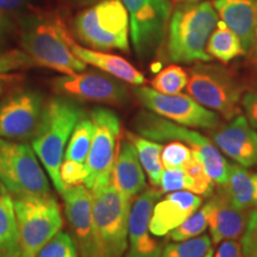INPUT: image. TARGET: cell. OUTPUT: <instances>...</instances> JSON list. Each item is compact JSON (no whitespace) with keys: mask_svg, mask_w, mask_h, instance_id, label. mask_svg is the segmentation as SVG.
I'll return each instance as SVG.
<instances>
[{"mask_svg":"<svg viewBox=\"0 0 257 257\" xmlns=\"http://www.w3.org/2000/svg\"><path fill=\"white\" fill-rule=\"evenodd\" d=\"M192 155L193 153L188 146L180 141H172L165 148H162L161 161H162L163 168L166 169L185 168Z\"/></svg>","mask_w":257,"mask_h":257,"instance_id":"cell-33","label":"cell"},{"mask_svg":"<svg viewBox=\"0 0 257 257\" xmlns=\"http://www.w3.org/2000/svg\"><path fill=\"white\" fill-rule=\"evenodd\" d=\"M70 48L74 55L82 62L91 64L115 79H119L121 81L135 86H142L146 83V78L143 74L124 57L105 53V51L88 49V48L80 46L73 38L70 40Z\"/></svg>","mask_w":257,"mask_h":257,"instance_id":"cell-22","label":"cell"},{"mask_svg":"<svg viewBox=\"0 0 257 257\" xmlns=\"http://www.w3.org/2000/svg\"><path fill=\"white\" fill-rule=\"evenodd\" d=\"M87 174L88 173L86 165L76 162V161L63 159V162L60 168V175L64 189L67 187H72V186L85 184Z\"/></svg>","mask_w":257,"mask_h":257,"instance_id":"cell-35","label":"cell"},{"mask_svg":"<svg viewBox=\"0 0 257 257\" xmlns=\"http://www.w3.org/2000/svg\"><path fill=\"white\" fill-rule=\"evenodd\" d=\"M53 89L59 95L83 101L123 106L130 100L124 81L106 73L80 72L63 75L53 81Z\"/></svg>","mask_w":257,"mask_h":257,"instance_id":"cell-13","label":"cell"},{"mask_svg":"<svg viewBox=\"0 0 257 257\" xmlns=\"http://www.w3.org/2000/svg\"><path fill=\"white\" fill-rule=\"evenodd\" d=\"M159 187L162 193L186 191L207 198L206 192L201 187V185L182 168L163 170Z\"/></svg>","mask_w":257,"mask_h":257,"instance_id":"cell-29","label":"cell"},{"mask_svg":"<svg viewBox=\"0 0 257 257\" xmlns=\"http://www.w3.org/2000/svg\"><path fill=\"white\" fill-rule=\"evenodd\" d=\"M175 2H179V0H175Z\"/></svg>","mask_w":257,"mask_h":257,"instance_id":"cell-47","label":"cell"},{"mask_svg":"<svg viewBox=\"0 0 257 257\" xmlns=\"http://www.w3.org/2000/svg\"><path fill=\"white\" fill-rule=\"evenodd\" d=\"M187 83V72L182 67L170 64L152 80V87L163 94H179Z\"/></svg>","mask_w":257,"mask_h":257,"instance_id":"cell-30","label":"cell"},{"mask_svg":"<svg viewBox=\"0 0 257 257\" xmlns=\"http://www.w3.org/2000/svg\"><path fill=\"white\" fill-rule=\"evenodd\" d=\"M255 49H256V56H257V31H256V42H255Z\"/></svg>","mask_w":257,"mask_h":257,"instance_id":"cell-45","label":"cell"},{"mask_svg":"<svg viewBox=\"0 0 257 257\" xmlns=\"http://www.w3.org/2000/svg\"><path fill=\"white\" fill-rule=\"evenodd\" d=\"M8 28H9L8 19H6L5 16L3 15V12L0 11V47H2V44L4 43L6 32H8Z\"/></svg>","mask_w":257,"mask_h":257,"instance_id":"cell-40","label":"cell"},{"mask_svg":"<svg viewBox=\"0 0 257 257\" xmlns=\"http://www.w3.org/2000/svg\"><path fill=\"white\" fill-rule=\"evenodd\" d=\"M213 8L238 36L244 53H249L256 42L257 0H214Z\"/></svg>","mask_w":257,"mask_h":257,"instance_id":"cell-19","label":"cell"},{"mask_svg":"<svg viewBox=\"0 0 257 257\" xmlns=\"http://www.w3.org/2000/svg\"><path fill=\"white\" fill-rule=\"evenodd\" d=\"M85 113L81 106L70 98L53 96L43 105L40 123L31 137L32 149L60 194L64 191L60 168L66 144L76 123Z\"/></svg>","mask_w":257,"mask_h":257,"instance_id":"cell-1","label":"cell"},{"mask_svg":"<svg viewBox=\"0 0 257 257\" xmlns=\"http://www.w3.org/2000/svg\"><path fill=\"white\" fill-rule=\"evenodd\" d=\"M130 21L134 50L141 61L159 51L165 40L172 4L170 0H121Z\"/></svg>","mask_w":257,"mask_h":257,"instance_id":"cell-11","label":"cell"},{"mask_svg":"<svg viewBox=\"0 0 257 257\" xmlns=\"http://www.w3.org/2000/svg\"><path fill=\"white\" fill-rule=\"evenodd\" d=\"M201 0H186V3H200Z\"/></svg>","mask_w":257,"mask_h":257,"instance_id":"cell-44","label":"cell"},{"mask_svg":"<svg viewBox=\"0 0 257 257\" xmlns=\"http://www.w3.org/2000/svg\"><path fill=\"white\" fill-rule=\"evenodd\" d=\"M89 118L94 126V133L86 161L88 174L85 186L91 192H95L111 184L112 170L119 146L120 120L114 111L101 106L91 110Z\"/></svg>","mask_w":257,"mask_h":257,"instance_id":"cell-10","label":"cell"},{"mask_svg":"<svg viewBox=\"0 0 257 257\" xmlns=\"http://www.w3.org/2000/svg\"><path fill=\"white\" fill-rule=\"evenodd\" d=\"M93 133H94V126H93L92 119L89 118V114L85 113L76 123L70 135L68 146L64 153V159L86 165L89 149H91Z\"/></svg>","mask_w":257,"mask_h":257,"instance_id":"cell-27","label":"cell"},{"mask_svg":"<svg viewBox=\"0 0 257 257\" xmlns=\"http://www.w3.org/2000/svg\"><path fill=\"white\" fill-rule=\"evenodd\" d=\"M189 96L199 104L231 120L240 114L242 87L237 79L219 64L198 63L191 69L186 86Z\"/></svg>","mask_w":257,"mask_h":257,"instance_id":"cell-7","label":"cell"},{"mask_svg":"<svg viewBox=\"0 0 257 257\" xmlns=\"http://www.w3.org/2000/svg\"><path fill=\"white\" fill-rule=\"evenodd\" d=\"M134 94L147 110L184 126L214 130L221 124L217 112L208 110L189 95L163 94L146 86H136Z\"/></svg>","mask_w":257,"mask_h":257,"instance_id":"cell-12","label":"cell"},{"mask_svg":"<svg viewBox=\"0 0 257 257\" xmlns=\"http://www.w3.org/2000/svg\"><path fill=\"white\" fill-rule=\"evenodd\" d=\"M111 184L127 198H136L146 189V176L138 159L136 148L127 138L119 140Z\"/></svg>","mask_w":257,"mask_h":257,"instance_id":"cell-20","label":"cell"},{"mask_svg":"<svg viewBox=\"0 0 257 257\" xmlns=\"http://www.w3.org/2000/svg\"><path fill=\"white\" fill-rule=\"evenodd\" d=\"M43 96L32 89H19L0 101V138L17 141L34 136L43 108Z\"/></svg>","mask_w":257,"mask_h":257,"instance_id":"cell-15","label":"cell"},{"mask_svg":"<svg viewBox=\"0 0 257 257\" xmlns=\"http://www.w3.org/2000/svg\"><path fill=\"white\" fill-rule=\"evenodd\" d=\"M211 208L212 202L210 199L200 210L195 211L184 223L180 224L176 229L170 231L168 233V238L174 240V242H180V240L191 239L200 236L208 226V216H210Z\"/></svg>","mask_w":257,"mask_h":257,"instance_id":"cell-28","label":"cell"},{"mask_svg":"<svg viewBox=\"0 0 257 257\" xmlns=\"http://www.w3.org/2000/svg\"><path fill=\"white\" fill-rule=\"evenodd\" d=\"M73 31L83 46L94 50L128 51L130 21L121 0H101L74 18Z\"/></svg>","mask_w":257,"mask_h":257,"instance_id":"cell-4","label":"cell"},{"mask_svg":"<svg viewBox=\"0 0 257 257\" xmlns=\"http://www.w3.org/2000/svg\"><path fill=\"white\" fill-rule=\"evenodd\" d=\"M0 181L12 195L50 194L46 173L27 143L0 138Z\"/></svg>","mask_w":257,"mask_h":257,"instance_id":"cell-9","label":"cell"},{"mask_svg":"<svg viewBox=\"0 0 257 257\" xmlns=\"http://www.w3.org/2000/svg\"><path fill=\"white\" fill-rule=\"evenodd\" d=\"M206 53L212 59L219 60L223 63H229L245 54L238 36L223 21H218L208 38Z\"/></svg>","mask_w":257,"mask_h":257,"instance_id":"cell-25","label":"cell"},{"mask_svg":"<svg viewBox=\"0 0 257 257\" xmlns=\"http://www.w3.org/2000/svg\"><path fill=\"white\" fill-rule=\"evenodd\" d=\"M125 138H127L136 148V152L140 159V162L146 170V174L149 178L150 184L154 187H159L161 178L163 174V165L161 161V153H162V146L155 141L148 140L142 136L131 134L126 131Z\"/></svg>","mask_w":257,"mask_h":257,"instance_id":"cell-26","label":"cell"},{"mask_svg":"<svg viewBox=\"0 0 257 257\" xmlns=\"http://www.w3.org/2000/svg\"><path fill=\"white\" fill-rule=\"evenodd\" d=\"M24 4L25 0H0V11H17Z\"/></svg>","mask_w":257,"mask_h":257,"instance_id":"cell-39","label":"cell"},{"mask_svg":"<svg viewBox=\"0 0 257 257\" xmlns=\"http://www.w3.org/2000/svg\"><path fill=\"white\" fill-rule=\"evenodd\" d=\"M36 66L24 50H10L0 53V76L17 69L30 68Z\"/></svg>","mask_w":257,"mask_h":257,"instance_id":"cell-34","label":"cell"},{"mask_svg":"<svg viewBox=\"0 0 257 257\" xmlns=\"http://www.w3.org/2000/svg\"><path fill=\"white\" fill-rule=\"evenodd\" d=\"M212 208L208 216L211 239L219 244L226 239H237L245 230L249 214L234 207L219 192L212 195Z\"/></svg>","mask_w":257,"mask_h":257,"instance_id":"cell-21","label":"cell"},{"mask_svg":"<svg viewBox=\"0 0 257 257\" xmlns=\"http://www.w3.org/2000/svg\"><path fill=\"white\" fill-rule=\"evenodd\" d=\"M12 195V194H11ZM21 257H35L63 227L59 202L53 195H12Z\"/></svg>","mask_w":257,"mask_h":257,"instance_id":"cell-6","label":"cell"},{"mask_svg":"<svg viewBox=\"0 0 257 257\" xmlns=\"http://www.w3.org/2000/svg\"><path fill=\"white\" fill-rule=\"evenodd\" d=\"M248 257H257V251H256V252H253V253H251V255H249Z\"/></svg>","mask_w":257,"mask_h":257,"instance_id":"cell-46","label":"cell"},{"mask_svg":"<svg viewBox=\"0 0 257 257\" xmlns=\"http://www.w3.org/2000/svg\"><path fill=\"white\" fill-rule=\"evenodd\" d=\"M212 248V239L207 234L194 238L168 243L163 246L161 257H204Z\"/></svg>","mask_w":257,"mask_h":257,"instance_id":"cell-31","label":"cell"},{"mask_svg":"<svg viewBox=\"0 0 257 257\" xmlns=\"http://www.w3.org/2000/svg\"><path fill=\"white\" fill-rule=\"evenodd\" d=\"M242 106L249 124L257 130V86L242 96Z\"/></svg>","mask_w":257,"mask_h":257,"instance_id":"cell-37","label":"cell"},{"mask_svg":"<svg viewBox=\"0 0 257 257\" xmlns=\"http://www.w3.org/2000/svg\"><path fill=\"white\" fill-rule=\"evenodd\" d=\"M6 78H8V75H2V76H0V95H2L3 91H4V87H5L4 79H6Z\"/></svg>","mask_w":257,"mask_h":257,"instance_id":"cell-42","label":"cell"},{"mask_svg":"<svg viewBox=\"0 0 257 257\" xmlns=\"http://www.w3.org/2000/svg\"><path fill=\"white\" fill-rule=\"evenodd\" d=\"M218 23V14L207 2L185 3L170 15L166 37L167 60L176 63L208 62V38Z\"/></svg>","mask_w":257,"mask_h":257,"instance_id":"cell-2","label":"cell"},{"mask_svg":"<svg viewBox=\"0 0 257 257\" xmlns=\"http://www.w3.org/2000/svg\"><path fill=\"white\" fill-rule=\"evenodd\" d=\"M204 257H213V249H210V250H208V251L206 252V255H205Z\"/></svg>","mask_w":257,"mask_h":257,"instance_id":"cell-43","label":"cell"},{"mask_svg":"<svg viewBox=\"0 0 257 257\" xmlns=\"http://www.w3.org/2000/svg\"><path fill=\"white\" fill-rule=\"evenodd\" d=\"M240 244H242L244 257H248L257 251V208H253L250 212Z\"/></svg>","mask_w":257,"mask_h":257,"instance_id":"cell-36","label":"cell"},{"mask_svg":"<svg viewBox=\"0 0 257 257\" xmlns=\"http://www.w3.org/2000/svg\"><path fill=\"white\" fill-rule=\"evenodd\" d=\"M70 40L59 19H36L25 28L22 47L36 66L72 75L83 72L87 64L74 55Z\"/></svg>","mask_w":257,"mask_h":257,"instance_id":"cell-5","label":"cell"},{"mask_svg":"<svg viewBox=\"0 0 257 257\" xmlns=\"http://www.w3.org/2000/svg\"><path fill=\"white\" fill-rule=\"evenodd\" d=\"M163 193L160 188H146L131 205L128 216L127 250L124 257H161L162 243L152 236L149 229L154 206Z\"/></svg>","mask_w":257,"mask_h":257,"instance_id":"cell-16","label":"cell"},{"mask_svg":"<svg viewBox=\"0 0 257 257\" xmlns=\"http://www.w3.org/2000/svg\"><path fill=\"white\" fill-rule=\"evenodd\" d=\"M0 257H21L14 199L5 187L0 195Z\"/></svg>","mask_w":257,"mask_h":257,"instance_id":"cell-24","label":"cell"},{"mask_svg":"<svg viewBox=\"0 0 257 257\" xmlns=\"http://www.w3.org/2000/svg\"><path fill=\"white\" fill-rule=\"evenodd\" d=\"M218 192L239 210L257 208V172L239 165H230L229 179Z\"/></svg>","mask_w":257,"mask_h":257,"instance_id":"cell-23","label":"cell"},{"mask_svg":"<svg viewBox=\"0 0 257 257\" xmlns=\"http://www.w3.org/2000/svg\"><path fill=\"white\" fill-rule=\"evenodd\" d=\"M213 257H244L242 244L234 239L223 240Z\"/></svg>","mask_w":257,"mask_h":257,"instance_id":"cell-38","label":"cell"},{"mask_svg":"<svg viewBox=\"0 0 257 257\" xmlns=\"http://www.w3.org/2000/svg\"><path fill=\"white\" fill-rule=\"evenodd\" d=\"M64 216L81 257H104L96 239L93 220V194L86 186L67 187L61 193Z\"/></svg>","mask_w":257,"mask_h":257,"instance_id":"cell-14","label":"cell"},{"mask_svg":"<svg viewBox=\"0 0 257 257\" xmlns=\"http://www.w3.org/2000/svg\"><path fill=\"white\" fill-rule=\"evenodd\" d=\"M93 220L104 257H123L127 250L131 199L110 184L92 192Z\"/></svg>","mask_w":257,"mask_h":257,"instance_id":"cell-8","label":"cell"},{"mask_svg":"<svg viewBox=\"0 0 257 257\" xmlns=\"http://www.w3.org/2000/svg\"><path fill=\"white\" fill-rule=\"evenodd\" d=\"M74 6L78 8H87V6H92L96 4V3L101 2V0H69Z\"/></svg>","mask_w":257,"mask_h":257,"instance_id":"cell-41","label":"cell"},{"mask_svg":"<svg viewBox=\"0 0 257 257\" xmlns=\"http://www.w3.org/2000/svg\"><path fill=\"white\" fill-rule=\"evenodd\" d=\"M202 204V197L186 191H176L155 204L150 218V232L156 237L167 236L194 213Z\"/></svg>","mask_w":257,"mask_h":257,"instance_id":"cell-18","label":"cell"},{"mask_svg":"<svg viewBox=\"0 0 257 257\" xmlns=\"http://www.w3.org/2000/svg\"><path fill=\"white\" fill-rule=\"evenodd\" d=\"M214 146L237 165L250 168L257 165V131L242 114L211 133Z\"/></svg>","mask_w":257,"mask_h":257,"instance_id":"cell-17","label":"cell"},{"mask_svg":"<svg viewBox=\"0 0 257 257\" xmlns=\"http://www.w3.org/2000/svg\"><path fill=\"white\" fill-rule=\"evenodd\" d=\"M133 126L140 136L155 142L180 141L185 143L192 148L193 152L198 154L205 170L214 184L218 186L226 184L229 179L230 163H227L214 143H212L204 135L148 111L138 112L133 121Z\"/></svg>","mask_w":257,"mask_h":257,"instance_id":"cell-3","label":"cell"},{"mask_svg":"<svg viewBox=\"0 0 257 257\" xmlns=\"http://www.w3.org/2000/svg\"><path fill=\"white\" fill-rule=\"evenodd\" d=\"M35 257H79L72 234L59 231Z\"/></svg>","mask_w":257,"mask_h":257,"instance_id":"cell-32","label":"cell"}]
</instances>
